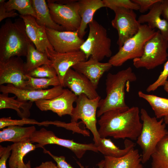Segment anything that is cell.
I'll return each instance as SVG.
<instances>
[{
    "label": "cell",
    "mask_w": 168,
    "mask_h": 168,
    "mask_svg": "<svg viewBox=\"0 0 168 168\" xmlns=\"http://www.w3.org/2000/svg\"><path fill=\"white\" fill-rule=\"evenodd\" d=\"M64 89L61 85L42 90L20 89L12 84H7L6 86L1 85L0 86V91L2 93L12 94L18 100L32 102L52 99L61 94Z\"/></svg>",
    "instance_id": "14"
},
{
    "label": "cell",
    "mask_w": 168,
    "mask_h": 168,
    "mask_svg": "<svg viewBox=\"0 0 168 168\" xmlns=\"http://www.w3.org/2000/svg\"><path fill=\"white\" fill-rule=\"evenodd\" d=\"M137 79L130 67L115 74L109 73L105 80L106 96L99 101L97 117H100L110 110L129 108L125 101V86L127 83L135 82Z\"/></svg>",
    "instance_id": "3"
},
{
    "label": "cell",
    "mask_w": 168,
    "mask_h": 168,
    "mask_svg": "<svg viewBox=\"0 0 168 168\" xmlns=\"http://www.w3.org/2000/svg\"><path fill=\"white\" fill-rule=\"evenodd\" d=\"M77 2L78 12L81 18L78 32L79 37L83 39L88 25L93 20L95 13L105 6L102 0H81Z\"/></svg>",
    "instance_id": "21"
},
{
    "label": "cell",
    "mask_w": 168,
    "mask_h": 168,
    "mask_svg": "<svg viewBox=\"0 0 168 168\" xmlns=\"http://www.w3.org/2000/svg\"><path fill=\"white\" fill-rule=\"evenodd\" d=\"M24 22L27 35L36 49L42 53L47 49L54 50L48 39L46 27L38 24L35 18L30 15H19Z\"/></svg>",
    "instance_id": "18"
},
{
    "label": "cell",
    "mask_w": 168,
    "mask_h": 168,
    "mask_svg": "<svg viewBox=\"0 0 168 168\" xmlns=\"http://www.w3.org/2000/svg\"><path fill=\"white\" fill-rule=\"evenodd\" d=\"M24 63L20 57H14L0 62V85L12 84L20 89H25L27 80Z\"/></svg>",
    "instance_id": "12"
},
{
    "label": "cell",
    "mask_w": 168,
    "mask_h": 168,
    "mask_svg": "<svg viewBox=\"0 0 168 168\" xmlns=\"http://www.w3.org/2000/svg\"><path fill=\"white\" fill-rule=\"evenodd\" d=\"M26 57V61L24 63V67L27 74L42 65H51L52 64L47 54L38 50L31 41L29 43Z\"/></svg>",
    "instance_id": "28"
},
{
    "label": "cell",
    "mask_w": 168,
    "mask_h": 168,
    "mask_svg": "<svg viewBox=\"0 0 168 168\" xmlns=\"http://www.w3.org/2000/svg\"><path fill=\"white\" fill-rule=\"evenodd\" d=\"M63 86L69 88L77 96L82 94L90 99L100 96L96 89L91 81L84 75L71 68L65 75Z\"/></svg>",
    "instance_id": "17"
},
{
    "label": "cell",
    "mask_w": 168,
    "mask_h": 168,
    "mask_svg": "<svg viewBox=\"0 0 168 168\" xmlns=\"http://www.w3.org/2000/svg\"><path fill=\"white\" fill-rule=\"evenodd\" d=\"M11 146L12 152L8 161L9 168H31L30 161L25 164L23 159L28 153L36 148V145L33 144L29 139L14 143Z\"/></svg>",
    "instance_id": "23"
},
{
    "label": "cell",
    "mask_w": 168,
    "mask_h": 168,
    "mask_svg": "<svg viewBox=\"0 0 168 168\" xmlns=\"http://www.w3.org/2000/svg\"><path fill=\"white\" fill-rule=\"evenodd\" d=\"M36 130L34 126H8L0 131V142L8 141L15 143L24 141L30 139Z\"/></svg>",
    "instance_id": "24"
},
{
    "label": "cell",
    "mask_w": 168,
    "mask_h": 168,
    "mask_svg": "<svg viewBox=\"0 0 168 168\" xmlns=\"http://www.w3.org/2000/svg\"><path fill=\"white\" fill-rule=\"evenodd\" d=\"M140 114L142 127L136 141L142 150V163L144 164L151 158L156 146L167 135L168 131L163 118L158 120L155 117H151L143 108L140 110Z\"/></svg>",
    "instance_id": "4"
},
{
    "label": "cell",
    "mask_w": 168,
    "mask_h": 168,
    "mask_svg": "<svg viewBox=\"0 0 168 168\" xmlns=\"http://www.w3.org/2000/svg\"><path fill=\"white\" fill-rule=\"evenodd\" d=\"M168 77V60L165 63L163 69L161 72L157 79L153 83L150 85L147 88L148 92L153 91L159 87L163 86L167 81Z\"/></svg>",
    "instance_id": "37"
},
{
    "label": "cell",
    "mask_w": 168,
    "mask_h": 168,
    "mask_svg": "<svg viewBox=\"0 0 168 168\" xmlns=\"http://www.w3.org/2000/svg\"><path fill=\"white\" fill-rule=\"evenodd\" d=\"M138 95L139 97L149 103L157 119L164 117L168 114V99L146 94L141 91H138Z\"/></svg>",
    "instance_id": "29"
},
{
    "label": "cell",
    "mask_w": 168,
    "mask_h": 168,
    "mask_svg": "<svg viewBox=\"0 0 168 168\" xmlns=\"http://www.w3.org/2000/svg\"><path fill=\"white\" fill-rule=\"evenodd\" d=\"M139 7V11L144 13L150 10L152 6L156 3L161 0H132Z\"/></svg>",
    "instance_id": "40"
},
{
    "label": "cell",
    "mask_w": 168,
    "mask_h": 168,
    "mask_svg": "<svg viewBox=\"0 0 168 168\" xmlns=\"http://www.w3.org/2000/svg\"><path fill=\"white\" fill-rule=\"evenodd\" d=\"M35 78H51L57 76L55 69L50 65L44 64L32 70L27 74Z\"/></svg>",
    "instance_id": "35"
},
{
    "label": "cell",
    "mask_w": 168,
    "mask_h": 168,
    "mask_svg": "<svg viewBox=\"0 0 168 168\" xmlns=\"http://www.w3.org/2000/svg\"><path fill=\"white\" fill-rule=\"evenodd\" d=\"M162 15L164 19L168 21V0H162Z\"/></svg>",
    "instance_id": "42"
},
{
    "label": "cell",
    "mask_w": 168,
    "mask_h": 168,
    "mask_svg": "<svg viewBox=\"0 0 168 168\" xmlns=\"http://www.w3.org/2000/svg\"><path fill=\"white\" fill-rule=\"evenodd\" d=\"M47 5L54 21L66 31H78L81 23L77 1L70 0L66 4H61L47 0Z\"/></svg>",
    "instance_id": "10"
},
{
    "label": "cell",
    "mask_w": 168,
    "mask_h": 168,
    "mask_svg": "<svg viewBox=\"0 0 168 168\" xmlns=\"http://www.w3.org/2000/svg\"><path fill=\"white\" fill-rule=\"evenodd\" d=\"M113 11L115 16L111 23L118 31L117 44L119 49L127 40L137 33L141 24L137 20V15L133 10L117 8Z\"/></svg>",
    "instance_id": "11"
},
{
    "label": "cell",
    "mask_w": 168,
    "mask_h": 168,
    "mask_svg": "<svg viewBox=\"0 0 168 168\" xmlns=\"http://www.w3.org/2000/svg\"><path fill=\"white\" fill-rule=\"evenodd\" d=\"M11 145L7 147L0 146V168H7L6 162L11 155Z\"/></svg>",
    "instance_id": "38"
},
{
    "label": "cell",
    "mask_w": 168,
    "mask_h": 168,
    "mask_svg": "<svg viewBox=\"0 0 168 168\" xmlns=\"http://www.w3.org/2000/svg\"><path fill=\"white\" fill-rule=\"evenodd\" d=\"M79 124V123L72 122L66 123L58 120L45 121L40 122L39 126H47L49 125H53L57 127H63L67 129L72 130L74 132L81 133L84 136H89L90 133L88 131L80 129Z\"/></svg>",
    "instance_id": "33"
},
{
    "label": "cell",
    "mask_w": 168,
    "mask_h": 168,
    "mask_svg": "<svg viewBox=\"0 0 168 168\" xmlns=\"http://www.w3.org/2000/svg\"><path fill=\"white\" fill-rule=\"evenodd\" d=\"M16 97H10L8 96V94H1L0 109H12L16 111L18 116L21 119L29 118L33 102L16 99Z\"/></svg>",
    "instance_id": "27"
},
{
    "label": "cell",
    "mask_w": 168,
    "mask_h": 168,
    "mask_svg": "<svg viewBox=\"0 0 168 168\" xmlns=\"http://www.w3.org/2000/svg\"><path fill=\"white\" fill-rule=\"evenodd\" d=\"M112 66L108 62L101 63L90 57L88 60L80 62L72 68L87 77L96 89L103 74Z\"/></svg>",
    "instance_id": "19"
},
{
    "label": "cell",
    "mask_w": 168,
    "mask_h": 168,
    "mask_svg": "<svg viewBox=\"0 0 168 168\" xmlns=\"http://www.w3.org/2000/svg\"><path fill=\"white\" fill-rule=\"evenodd\" d=\"M103 168H143L141 155L133 148L119 157L104 156Z\"/></svg>",
    "instance_id": "22"
},
{
    "label": "cell",
    "mask_w": 168,
    "mask_h": 168,
    "mask_svg": "<svg viewBox=\"0 0 168 168\" xmlns=\"http://www.w3.org/2000/svg\"><path fill=\"white\" fill-rule=\"evenodd\" d=\"M45 53L52 61L51 65L56 71L62 86L64 77L69 69L79 63L86 60L85 55L80 50L60 53L55 50L47 49Z\"/></svg>",
    "instance_id": "16"
},
{
    "label": "cell",
    "mask_w": 168,
    "mask_h": 168,
    "mask_svg": "<svg viewBox=\"0 0 168 168\" xmlns=\"http://www.w3.org/2000/svg\"><path fill=\"white\" fill-rule=\"evenodd\" d=\"M44 152L48 154L55 161L57 165L59 168H74L70 164L68 163L63 156H57L53 154L49 151L44 148Z\"/></svg>",
    "instance_id": "39"
},
{
    "label": "cell",
    "mask_w": 168,
    "mask_h": 168,
    "mask_svg": "<svg viewBox=\"0 0 168 168\" xmlns=\"http://www.w3.org/2000/svg\"><path fill=\"white\" fill-rule=\"evenodd\" d=\"M164 90L168 93V81H166L163 86Z\"/></svg>",
    "instance_id": "45"
},
{
    "label": "cell",
    "mask_w": 168,
    "mask_h": 168,
    "mask_svg": "<svg viewBox=\"0 0 168 168\" xmlns=\"http://www.w3.org/2000/svg\"><path fill=\"white\" fill-rule=\"evenodd\" d=\"M162 0L155 3L147 14L140 15L138 19L140 24L147 23L151 29H158L161 35L168 41V22L165 19H162Z\"/></svg>",
    "instance_id": "20"
},
{
    "label": "cell",
    "mask_w": 168,
    "mask_h": 168,
    "mask_svg": "<svg viewBox=\"0 0 168 168\" xmlns=\"http://www.w3.org/2000/svg\"><path fill=\"white\" fill-rule=\"evenodd\" d=\"M36 13V22L38 24L46 28L59 31H66L61 26L53 20L47 3L44 0H31Z\"/></svg>",
    "instance_id": "25"
},
{
    "label": "cell",
    "mask_w": 168,
    "mask_h": 168,
    "mask_svg": "<svg viewBox=\"0 0 168 168\" xmlns=\"http://www.w3.org/2000/svg\"><path fill=\"white\" fill-rule=\"evenodd\" d=\"M5 5L7 11L16 10L20 15H30L36 18L31 0H9L5 2Z\"/></svg>",
    "instance_id": "31"
},
{
    "label": "cell",
    "mask_w": 168,
    "mask_h": 168,
    "mask_svg": "<svg viewBox=\"0 0 168 168\" xmlns=\"http://www.w3.org/2000/svg\"><path fill=\"white\" fill-rule=\"evenodd\" d=\"M88 25V37L80 48L86 60L92 57L100 62L105 57H110L112 54L111 40L106 29L94 20Z\"/></svg>",
    "instance_id": "6"
},
{
    "label": "cell",
    "mask_w": 168,
    "mask_h": 168,
    "mask_svg": "<svg viewBox=\"0 0 168 168\" xmlns=\"http://www.w3.org/2000/svg\"><path fill=\"white\" fill-rule=\"evenodd\" d=\"M77 98L71 91L64 89L59 96L49 100H40L35 102L36 106L42 111L51 110L59 117L66 115L71 116L73 109V103Z\"/></svg>",
    "instance_id": "15"
},
{
    "label": "cell",
    "mask_w": 168,
    "mask_h": 168,
    "mask_svg": "<svg viewBox=\"0 0 168 168\" xmlns=\"http://www.w3.org/2000/svg\"><path fill=\"white\" fill-rule=\"evenodd\" d=\"M104 6L112 10L117 8H124L139 10V6L130 0H103Z\"/></svg>",
    "instance_id": "34"
},
{
    "label": "cell",
    "mask_w": 168,
    "mask_h": 168,
    "mask_svg": "<svg viewBox=\"0 0 168 168\" xmlns=\"http://www.w3.org/2000/svg\"><path fill=\"white\" fill-rule=\"evenodd\" d=\"M32 143H37L36 148H44L45 145L49 144L58 145L70 149L79 158H81L87 151L98 152L94 143L82 144L77 143L73 140L60 138L52 131L44 128L36 130L30 138Z\"/></svg>",
    "instance_id": "9"
},
{
    "label": "cell",
    "mask_w": 168,
    "mask_h": 168,
    "mask_svg": "<svg viewBox=\"0 0 168 168\" xmlns=\"http://www.w3.org/2000/svg\"><path fill=\"white\" fill-rule=\"evenodd\" d=\"M27 80L25 89L35 90L46 89L50 86L54 87L61 85L58 76L53 78H35L27 74Z\"/></svg>",
    "instance_id": "32"
},
{
    "label": "cell",
    "mask_w": 168,
    "mask_h": 168,
    "mask_svg": "<svg viewBox=\"0 0 168 168\" xmlns=\"http://www.w3.org/2000/svg\"><path fill=\"white\" fill-rule=\"evenodd\" d=\"M150 168H168V137L166 135L158 144L151 157Z\"/></svg>",
    "instance_id": "30"
},
{
    "label": "cell",
    "mask_w": 168,
    "mask_h": 168,
    "mask_svg": "<svg viewBox=\"0 0 168 168\" xmlns=\"http://www.w3.org/2000/svg\"><path fill=\"white\" fill-rule=\"evenodd\" d=\"M40 122L34 119H12L11 117H3L0 119V128L12 126H21L25 124H37Z\"/></svg>",
    "instance_id": "36"
},
{
    "label": "cell",
    "mask_w": 168,
    "mask_h": 168,
    "mask_svg": "<svg viewBox=\"0 0 168 168\" xmlns=\"http://www.w3.org/2000/svg\"><path fill=\"white\" fill-rule=\"evenodd\" d=\"M124 148L120 149L110 138H100L96 145L98 152L104 156L119 157L124 156L133 148L135 144L131 140L126 139L124 142Z\"/></svg>",
    "instance_id": "26"
},
{
    "label": "cell",
    "mask_w": 168,
    "mask_h": 168,
    "mask_svg": "<svg viewBox=\"0 0 168 168\" xmlns=\"http://www.w3.org/2000/svg\"><path fill=\"white\" fill-rule=\"evenodd\" d=\"M104 160H102L99 162L97 165L98 166V168H103L104 167ZM77 163L80 168H86L79 161H77Z\"/></svg>",
    "instance_id": "44"
},
{
    "label": "cell",
    "mask_w": 168,
    "mask_h": 168,
    "mask_svg": "<svg viewBox=\"0 0 168 168\" xmlns=\"http://www.w3.org/2000/svg\"><path fill=\"white\" fill-rule=\"evenodd\" d=\"M100 96L94 99L89 98L86 95L82 94L77 96L76 106L74 107L71 122L77 123L81 119L86 128L92 133L94 144H97L100 138L96 127V110L98 107Z\"/></svg>",
    "instance_id": "8"
},
{
    "label": "cell",
    "mask_w": 168,
    "mask_h": 168,
    "mask_svg": "<svg viewBox=\"0 0 168 168\" xmlns=\"http://www.w3.org/2000/svg\"><path fill=\"white\" fill-rule=\"evenodd\" d=\"M167 136L168 137V133H167Z\"/></svg>",
    "instance_id": "47"
},
{
    "label": "cell",
    "mask_w": 168,
    "mask_h": 168,
    "mask_svg": "<svg viewBox=\"0 0 168 168\" xmlns=\"http://www.w3.org/2000/svg\"><path fill=\"white\" fill-rule=\"evenodd\" d=\"M164 122L166 124H168V114L163 118Z\"/></svg>",
    "instance_id": "46"
},
{
    "label": "cell",
    "mask_w": 168,
    "mask_h": 168,
    "mask_svg": "<svg viewBox=\"0 0 168 168\" xmlns=\"http://www.w3.org/2000/svg\"><path fill=\"white\" fill-rule=\"evenodd\" d=\"M34 168H59L57 165L52 161H49L42 162L39 166Z\"/></svg>",
    "instance_id": "43"
},
{
    "label": "cell",
    "mask_w": 168,
    "mask_h": 168,
    "mask_svg": "<svg viewBox=\"0 0 168 168\" xmlns=\"http://www.w3.org/2000/svg\"><path fill=\"white\" fill-rule=\"evenodd\" d=\"M168 41L161 35L160 31L145 44L143 54L139 58L133 60L136 68L152 69L164 63L167 59Z\"/></svg>",
    "instance_id": "7"
},
{
    "label": "cell",
    "mask_w": 168,
    "mask_h": 168,
    "mask_svg": "<svg viewBox=\"0 0 168 168\" xmlns=\"http://www.w3.org/2000/svg\"><path fill=\"white\" fill-rule=\"evenodd\" d=\"M4 0H0V22L6 18L15 17L19 15L15 12V10L11 11H7L5 7Z\"/></svg>",
    "instance_id": "41"
},
{
    "label": "cell",
    "mask_w": 168,
    "mask_h": 168,
    "mask_svg": "<svg viewBox=\"0 0 168 168\" xmlns=\"http://www.w3.org/2000/svg\"><path fill=\"white\" fill-rule=\"evenodd\" d=\"M49 40L57 52L63 53L80 50L84 41L80 38L78 31H59L46 28Z\"/></svg>",
    "instance_id": "13"
},
{
    "label": "cell",
    "mask_w": 168,
    "mask_h": 168,
    "mask_svg": "<svg viewBox=\"0 0 168 168\" xmlns=\"http://www.w3.org/2000/svg\"><path fill=\"white\" fill-rule=\"evenodd\" d=\"M156 31L147 24L141 25L137 33L127 40L118 51L110 57L108 62L112 66L119 67L129 60L141 57L145 44L155 35Z\"/></svg>",
    "instance_id": "5"
},
{
    "label": "cell",
    "mask_w": 168,
    "mask_h": 168,
    "mask_svg": "<svg viewBox=\"0 0 168 168\" xmlns=\"http://www.w3.org/2000/svg\"><path fill=\"white\" fill-rule=\"evenodd\" d=\"M100 138L136 140L142 127L140 110L137 106L109 110L98 121Z\"/></svg>",
    "instance_id": "1"
},
{
    "label": "cell",
    "mask_w": 168,
    "mask_h": 168,
    "mask_svg": "<svg viewBox=\"0 0 168 168\" xmlns=\"http://www.w3.org/2000/svg\"><path fill=\"white\" fill-rule=\"evenodd\" d=\"M30 41L22 19L14 22L7 19L0 29V62L6 61L12 57L26 56Z\"/></svg>",
    "instance_id": "2"
}]
</instances>
